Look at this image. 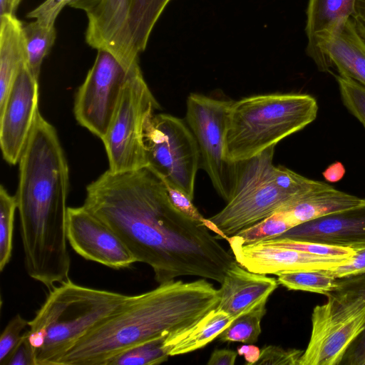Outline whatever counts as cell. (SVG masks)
Masks as SVG:
<instances>
[{"label":"cell","instance_id":"obj_7","mask_svg":"<svg viewBox=\"0 0 365 365\" xmlns=\"http://www.w3.org/2000/svg\"><path fill=\"white\" fill-rule=\"evenodd\" d=\"M160 108L139 63L136 64L130 70L109 128L101 140L109 170L121 173L148 166L145 128Z\"/></svg>","mask_w":365,"mask_h":365},{"label":"cell","instance_id":"obj_3","mask_svg":"<svg viewBox=\"0 0 365 365\" xmlns=\"http://www.w3.org/2000/svg\"><path fill=\"white\" fill-rule=\"evenodd\" d=\"M220 301L219 292L205 278L171 280L145 293L129 296L71 346L55 365H105L139 344L182 333Z\"/></svg>","mask_w":365,"mask_h":365},{"label":"cell","instance_id":"obj_20","mask_svg":"<svg viewBox=\"0 0 365 365\" xmlns=\"http://www.w3.org/2000/svg\"><path fill=\"white\" fill-rule=\"evenodd\" d=\"M0 108L4 104L14 82L26 63L23 22L14 14L0 16Z\"/></svg>","mask_w":365,"mask_h":365},{"label":"cell","instance_id":"obj_32","mask_svg":"<svg viewBox=\"0 0 365 365\" xmlns=\"http://www.w3.org/2000/svg\"><path fill=\"white\" fill-rule=\"evenodd\" d=\"M339 284L338 289L352 291L365 297V274L341 278ZM344 359L350 365H362L365 361V330L350 346Z\"/></svg>","mask_w":365,"mask_h":365},{"label":"cell","instance_id":"obj_9","mask_svg":"<svg viewBox=\"0 0 365 365\" xmlns=\"http://www.w3.org/2000/svg\"><path fill=\"white\" fill-rule=\"evenodd\" d=\"M144 144L148 166L165 183L193 199L200 155L187 123L170 114L155 113L146 123Z\"/></svg>","mask_w":365,"mask_h":365},{"label":"cell","instance_id":"obj_13","mask_svg":"<svg viewBox=\"0 0 365 365\" xmlns=\"http://www.w3.org/2000/svg\"><path fill=\"white\" fill-rule=\"evenodd\" d=\"M66 237L72 249L86 259L115 269L137 262L115 232L83 205L68 208Z\"/></svg>","mask_w":365,"mask_h":365},{"label":"cell","instance_id":"obj_6","mask_svg":"<svg viewBox=\"0 0 365 365\" xmlns=\"http://www.w3.org/2000/svg\"><path fill=\"white\" fill-rule=\"evenodd\" d=\"M275 146L237 162V180L231 198L220 212L208 218L220 231L222 239L226 240L302 197L279 184L277 166L273 164Z\"/></svg>","mask_w":365,"mask_h":365},{"label":"cell","instance_id":"obj_39","mask_svg":"<svg viewBox=\"0 0 365 365\" xmlns=\"http://www.w3.org/2000/svg\"><path fill=\"white\" fill-rule=\"evenodd\" d=\"M237 352L230 349H215L211 354L208 365H234Z\"/></svg>","mask_w":365,"mask_h":365},{"label":"cell","instance_id":"obj_26","mask_svg":"<svg viewBox=\"0 0 365 365\" xmlns=\"http://www.w3.org/2000/svg\"><path fill=\"white\" fill-rule=\"evenodd\" d=\"M299 225L286 210H279L231 237L241 244H252L278 237Z\"/></svg>","mask_w":365,"mask_h":365},{"label":"cell","instance_id":"obj_2","mask_svg":"<svg viewBox=\"0 0 365 365\" xmlns=\"http://www.w3.org/2000/svg\"><path fill=\"white\" fill-rule=\"evenodd\" d=\"M16 195L27 274L49 290L69 279V169L55 128L38 113L19 161Z\"/></svg>","mask_w":365,"mask_h":365},{"label":"cell","instance_id":"obj_45","mask_svg":"<svg viewBox=\"0 0 365 365\" xmlns=\"http://www.w3.org/2000/svg\"><path fill=\"white\" fill-rule=\"evenodd\" d=\"M362 365H365V361H364V363L362 364Z\"/></svg>","mask_w":365,"mask_h":365},{"label":"cell","instance_id":"obj_19","mask_svg":"<svg viewBox=\"0 0 365 365\" xmlns=\"http://www.w3.org/2000/svg\"><path fill=\"white\" fill-rule=\"evenodd\" d=\"M326 53L339 76L365 86V42L351 17L334 31L326 46Z\"/></svg>","mask_w":365,"mask_h":365},{"label":"cell","instance_id":"obj_18","mask_svg":"<svg viewBox=\"0 0 365 365\" xmlns=\"http://www.w3.org/2000/svg\"><path fill=\"white\" fill-rule=\"evenodd\" d=\"M356 0H309L307 11V53L321 71L332 66L326 46L336 28L351 17Z\"/></svg>","mask_w":365,"mask_h":365},{"label":"cell","instance_id":"obj_24","mask_svg":"<svg viewBox=\"0 0 365 365\" xmlns=\"http://www.w3.org/2000/svg\"><path fill=\"white\" fill-rule=\"evenodd\" d=\"M26 49V65L38 80L43 59L50 52L56 38L54 27H47L34 21L23 25Z\"/></svg>","mask_w":365,"mask_h":365},{"label":"cell","instance_id":"obj_15","mask_svg":"<svg viewBox=\"0 0 365 365\" xmlns=\"http://www.w3.org/2000/svg\"><path fill=\"white\" fill-rule=\"evenodd\" d=\"M352 249L365 246V199L359 205L304 223L276 237Z\"/></svg>","mask_w":365,"mask_h":365},{"label":"cell","instance_id":"obj_37","mask_svg":"<svg viewBox=\"0 0 365 365\" xmlns=\"http://www.w3.org/2000/svg\"><path fill=\"white\" fill-rule=\"evenodd\" d=\"M356 254L346 264L325 270L337 279L365 274V246L354 249Z\"/></svg>","mask_w":365,"mask_h":365},{"label":"cell","instance_id":"obj_40","mask_svg":"<svg viewBox=\"0 0 365 365\" xmlns=\"http://www.w3.org/2000/svg\"><path fill=\"white\" fill-rule=\"evenodd\" d=\"M351 19L356 31L365 42V0H356Z\"/></svg>","mask_w":365,"mask_h":365},{"label":"cell","instance_id":"obj_8","mask_svg":"<svg viewBox=\"0 0 365 365\" xmlns=\"http://www.w3.org/2000/svg\"><path fill=\"white\" fill-rule=\"evenodd\" d=\"M317 305L310 339L299 365H337L365 330V297L338 289Z\"/></svg>","mask_w":365,"mask_h":365},{"label":"cell","instance_id":"obj_35","mask_svg":"<svg viewBox=\"0 0 365 365\" xmlns=\"http://www.w3.org/2000/svg\"><path fill=\"white\" fill-rule=\"evenodd\" d=\"M304 351L297 349H284L269 345L261 349L260 356L256 364L266 365H299Z\"/></svg>","mask_w":365,"mask_h":365},{"label":"cell","instance_id":"obj_38","mask_svg":"<svg viewBox=\"0 0 365 365\" xmlns=\"http://www.w3.org/2000/svg\"><path fill=\"white\" fill-rule=\"evenodd\" d=\"M3 365H36L34 351L25 333Z\"/></svg>","mask_w":365,"mask_h":365},{"label":"cell","instance_id":"obj_43","mask_svg":"<svg viewBox=\"0 0 365 365\" xmlns=\"http://www.w3.org/2000/svg\"><path fill=\"white\" fill-rule=\"evenodd\" d=\"M103 0H72L70 6L84 11L86 14L94 10Z\"/></svg>","mask_w":365,"mask_h":365},{"label":"cell","instance_id":"obj_42","mask_svg":"<svg viewBox=\"0 0 365 365\" xmlns=\"http://www.w3.org/2000/svg\"><path fill=\"white\" fill-rule=\"evenodd\" d=\"M344 173L343 165L339 162H336L327 168L323 173V175L328 181L336 182L343 178Z\"/></svg>","mask_w":365,"mask_h":365},{"label":"cell","instance_id":"obj_23","mask_svg":"<svg viewBox=\"0 0 365 365\" xmlns=\"http://www.w3.org/2000/svg\"><path fill=\"white\" fill-rule=\"evenodd\" d=\"M170 0H128L127 46L130 59L138 61L154 25Z\"/></svg>","mask_w":365,"mask_h":365},{"label":"cell","instance_id":"obj_27","mask_svg":"<svg viewBox=\"0 0 365 365\" xmlns=\"http://www.w3.org/2000/svg\"><path fill=\"white\" fill-rule=\"evenodd\" d=\"M167 336L159 337L127 349L108 359L105 365H154L166 361L169 350Z\"/></svg>","mask_w":365,"mask_h":365},{"label":"cell","instance_id":"obj_29","mask_svg":"<svg viewBox=\"0 0 365 365\" xmlns=\"http://www.w3.org/2000/svg\"><path fill=\"white\" fill-rule=\"evenodd\" d=\"M18 209L16 196L1 185L0 188V271L10 262L13 250L14 216Z\"/></svg>","mask_w":365,"mask_h":365},{"label":"cell","instance_id":"obj_21","mask_svg":"<svg viewBox=\"0 0 365 365\" xmlns=\"http://www.w3.org/2000/svg\"><path fill=\"white\" fill-rule=\"evenodd\" d=\"M363 201L364 198L338 190L328 185L302 195L280 210L287 211L300 225L351 208Z\"/></svg>","mask_w":365,"mask_h":365},{"label":"cell","instance_id":"obj_33","mask_svg":"<svg viewBox=\"0 0 365 365\" xmlns=\"http://www.w3.org/2000/svg\"><path fill=\"white\" fill-rule=\"evenodd\" d=\"M165 183V182H164ZM169 199L173 205L187 218L205 225L216 237L222 238V234L217 227L198 211L192 202V198L181 190L165 183Z\"/></svg>","mask_w":365,"mask_h":365},{"label":"cell","instance_id":"obj_4","mask_svg":"<svg viewBox=\"0 0 365 365\" xmlns=\"http://www.w3.org/2000/svg\"><path fill=\"white\" fill-rule=\"evenodd\" d=\"M128 297L83 287L70 279L54 286L24 332L34 351L36 365H55L82 336Z\"/></svg>","mask_w":365,"mask_h":365},{"label":"cell","instance_id":"obj_5","mask_svg":"<svg viewBox=\"0 0 365 365\" xmlns=\"http://www.w3.org/2000/svg\"><path fill=\"white\" fill-rule=\"evenodd\" d=\"M316 99L302 93H268L232 101L225 153L233 163L250 159L303 129L317 115Z\"/></svg>","mask_w":365,"mask_h":365},{"label":"cell","instance_id":"obj_31","mask_svg":"<svg viewBox=\"0 0 365 365\" xmlns=\"http://www.w3.org/2000/svg\"><path fill=\"white\" fill-rule=\"evenodd\" d=\"M335 77L344 106L365 128V86L339 75Z\"/></svg>","mask_w":365,"mask_h":365},{"label":"cell","instance_id":"obj_34","mask_svg":"<svg viewBox=\"0 0 365 365\" xmlns=\"http://www.w3.org/2000/svg\"><path fill=\"white\" fill-rule=\"evenodd\" d=\"M29 326V322L19 314L7 324L0 336V364L3 365L11 351L19 344L21 332Z\"/></svg>","mask_w":365,"mask_h":365},{"label":"cell","instance_id":"obj_28","mask_svg":"<svg viewBox=\"0 0 365 365\" xmlns=\"http://www.w3.org/2000/svg\"><path fill=\"white\" fill-rule=\"evenodd\" d=\"M263 301L247 313L235 319L219 336L222 341L255 343L261 333V321L266 313V303Z\"/></svg>","mask_w":365,"mask_h":365},{"label":"cell","instance_id":"obj_1","mask_svg":"<svg viewBox=\"0 0 365 365\" xmlns=\"http://www.w3.org/2000/svg\"><path fill=\"white\" fill-rule=\"evenodd\" d=\"M83 206L113 230L137 262L163 284L181 276L222 283L237 262L203 224L171 203L165 185L148 166L103 173L86 187Z\"/></svg>","mask_w":365,"mask_h":365},{"label":"cell","instance_id":"obj_11","mask_svg":"<svg viewBox=\"0 0 365 365\" xmlns=\"http://www.w3.org/2000/svg\"><path fill=\"white\" fill-rule=\"evenodd\" d=\"M97 51L93 65L76 92L73 112L81 126L102 140L133 66L125 67L108 51Z\"/></svg>","mask_w":365,"mask_h":365},{"label":"cell","instance_id":"obj_17","mask_svg":"<svg viewBox=\"0 0 365 365\" xmlns=\"http://www.w3.org/2000/svg\"><path fill=\"white\" fill-rule=\"evenodd\" d=\"M277 284L276 279L250 272L235 262L227 271L218 289L217 309L236 319L267 300Z\"/></svg>","mask_w":365,"mask_h":365},{"label":"cell","instance_id":"obj_41","mask_svg":"<svg viewBox=\"0 0 365 365\" xmlns=\"http://www.w3.org/2000/svg\"><path fill=\"white\" fill-rule=\"evenodd\" d=\"M237 354L245 357L246 364H256L260 356L261 349L252 344H247L238 347Z\"/></svg>","mask_w":365,"mask_h":365},{"label":"cell","instance_id":"obj_22","mask_svg":"<svg viewBox=\"0 0 365 365\" xmlns=\"http://www.w3.org/2000/svg\"><path fill=\"white\" fill-rule=\"evenodd\" d=\"M234 319L225 312L216 308L187 330L168 336L164 346L168 349L170 356L200 349L218 337Z\"/></svg>","mask_w":365,"mask_h":365},{"label":"cell","instance_id":"obj_36","mask_svg":"<svg viewBox=\"0 0 365 365\" xmlns=\"http://www.w3.org/2000/svg\"><path fill=\"white\" fill-rule=\"evenodd\" d=\"M72 0H45L39 6L31 11L27 17L47 27H54L55 21L66 6L70 5Z\"/></svg>","mask_w":365,"mask_h":365},{"label":"cell","instance_id":"obj_25","mask_svg":"<svg viewBox=\"0 0 365 365\" xmlns=\"http://www.w3.org/2000/svg\"><path fill=\"white\" fill-rule=\"evenodd\" d=\"M277 282L288 289L328 295L339 289V279L325 270L283 272L278 273Z\"/></svg>","mask_w":365,"mask_h":365},{"label":"cell","instance_id":"obj_10","mask_svg":"<svg viewBox=\"0 0 365 365\" xmlns=\"http://www.w3.org/2000/svg\"><path fill=\"white\" fill-rule=\"evenodd\" d=\"M232 102L199 93H190L186 101V123L197 143L200 168L226 202L233 194L237 175V163L230 161L225 153L227 118Z\"/></svg>","mask_w":365,"mask_h":365},{"label":"cell","instance_id":"obj_14","mask_svg":"<svg viewBox=\"0 0 365 365\" xmlns=\"http://www.w3.org/2000/svg\"><path fill=\"white\" fill-rule=\"evenodd\" d=\"M226 240L237 263L250 272L262 274L328 270L343 265L352 258L313 255L260 242L241 244L231 236Z\"/></svg>","mask_w":365,"mask_h":365},{"label":"cell","instance_id":"obj_16","mask_svg":"<svg viewBox=\"0 0 365 365\" xmlns=\"http://www.w3.org/2000/svg\"><path fill=\"white\" fill-rule=\"evenodd\" d=\"M128 0H103L92 11L86 14L88 26L86 41L93 48L110 52L124 66L133 62L127 46V16Z\"/></svg>","mask_w":365,"mask_h":365},{"label":"cell","instance_id":"obj_12","mask_svg":"<svg viewBox=\"0 0 365 365\" xmlns=\"http://www.w3.org/2000/svg\"><path fill=\"white\" fill-rule=\"evenodd\" d=\"M38 96V80L25 63L0 108L1 149L10 165L19 163L27 143L39 112Z\"/></svg>","mask_w":365,"mask_h":365},{"label":"cell","instance_id":"obj_44","mask_svg":"<svg viewBox=\"0 0 365 365\" xmlns=\"http://www.w3.org/2000/svg\"><path fill=\"white\" fill-rule=\"evenodd\" d=\"M21 0H0V16L14 14Z\"/></svg>","mask_w":365,"mask_h":365},{"label":"cell","instance_id":"obj_30","mask_svg":"<svg viewBox=\"0 0 365 365\" xmlns=\"http://www.w3.org/2000/svg\"><path fill=\"white\" fill-rule=\"evenodd\" d=\"M259 242L267 245L294 249L322 256L352 257L356 254L355 250L350 247L289 238L273 237Z\"/></svg>","mask_w":365,"mask_h":365}]
</instances>
